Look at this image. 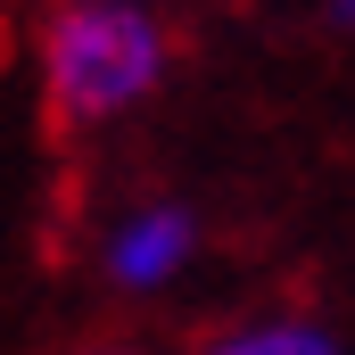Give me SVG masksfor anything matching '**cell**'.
<instances>
[{
    "instance_id": "1",
    "label": "cell",
    "mask_w": 355,
    "mask_h": 355,
    "mask_svg": "<svg viewBox=\"0 0 355 355\" xmlns=\"http://www.w3.org/2000/svg\"><path fill=\"white\" fill-rule=\"evenodd\" d=\"M166 67H174V42L149 0H58L42 33V99L75 132L132 116L166 83Z\"/></svg>"
},
{
    "instance_id": "2",
    "label": "cell",
    "mask_w": 355,
    "mask_h": 355,
    "mask_svg": "<svg viewBox=\"0 0 355 355\" xmlns=\"http://www.w3.org/2000/svg\"><path fill=\"white\" fill-rule=\"evenodd\" d=\"M198 248H207V223H198L190 198H132L99 232V272L124 297H157L198 265Z\"/></svg>"
},
{
    "instance_id": "3",
    "label": "cell",
    "mask_w": 355,
    "mask_h": 355,
    "mask_svg": "<svg viewBox=\"0 0 355 355\" xmlns=\"http://www.w3.org/2000/svg\"><path fill=\"white\" fill-rule=\"evenodd\" d=\"M190 355H347V339L322 322V314H297V306H265V314H240L223 331H207Z\"/></svg>"
},
{
    "instance_id": "4",
    "label": "cell",
    "mask_w": 355,
    "mask_h": 355,
    "mask_svg": "<svg viewBox=\"0 0 355 355\" xmlns=\"http://www.w3.org/2000/svg\"><path fill=\"white\" fill-rule=\"evenodd\" d=\"M322 17H331V33H355V0H322Z\"/></svg>"
},
{
    "instance_id": "5",
    "label": "cell",
    "mask_w": 355,
    "mask_h": 355,
    "mask_svg": "<svg viewBox=\"0 0 355 355\" xmlns=\"http://www.w3.org/2000/svg\"><path fill=\"white\" fill-rule=\"evenodd\" d=\"M83 355H149V347H132V339H99V347H83Z\"/></svg>"
}]
</instances>
